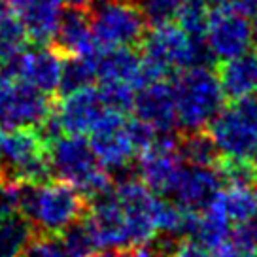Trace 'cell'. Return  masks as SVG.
I'll use <instances>...</instances> for the list:
<instances>
[{"mask_svg": "<svg viewBox=\"0 0 257 257\" xmlns=\"http://www.w3.org/2000/svg\"><path fill=\"white\" fill-rule=\"evenodd\" d=\"M95 57H63V70L59 81V96L76 89L93 85L96 80Z\"/></svg>", "mask_w": 257, "mask_h": 257, "instance_id": "23", "label": "cell"}, {"mask_svg": "<svg viewBox=\"0 0 257 257\" xmlns=\"http://www.w3.org/2000/svg\"><path fill=\"white\" fill-rule=\"evenodd\" d=\"M231 219L225 214L223 206L219 202L217 193L208 201V204L202 210H199V216H197V225H195V231H193V238L201 242L204 248H208V251L212 248H216L217 244L229 236L231 233Z\"/></svg>", "mask_w": 257, "mask_h": 257, "instance_id": "19", "label": "cell"}, {"mask_svg": "<svg viewBox=\"0 0 257 257\" xmlns=\"http://www.w3.org/2000/svg\"><path fill=\"white\" fill-rule=\"evenodd\" d=\"M4 81V72H2V66H0V83Z\"/></svg>", "mask_w": 257, "mask_h": 257, "instance_id": "38", "label": "cell"}, {"mask_svg": "<svg viewBox=\"0 0 257 257\" xmlns=\"http://www.w3.org/2000/svg\"><path fill=\"white\" fill-rule=\"evenodd\" d=\"M63 4H66L70 10H80V12H87V14H91V10H93V0H63Z\"/></svg>", "mask_w": 257, "mask_h": 257, "instance_id": "33", "label": "cell"}, {"mask_svg": "<svg viewBox=\"0 0 257 257\" xmlns=\"http://www.w3.org/2000/svg\"><path fill=\"white\" fill-rule=\"evenodd\" d=\"M253 193H255V212H257V185L253 187ZM255 216H257V214H255Z\"/></svg>", "mask_w": 257, "mask_h": 257, "instance_id": "37", "label": "cell"}, {"mask_svg": "<svg viewBox=\"0 0 257 257\" xmlns=\"http://www.w3.org/2000/svg\"><path fill=\"white\" fill-rule=\"evenodd\" d=\"M104 108L102 98L93 85L57 96L55 100V115L66 135H87Z\"/></svg>", "mask_w": 257, "mask_h": 257, "instance_id": "13", "label": "cell"}, {"mask_svg": "<svg viewBox=\"0 0 257 257\" xmlns=\"http://www.w3.org/2000/svg\"><path fill=\"white\" fill-rule=\"evenodd\" d=\"M19 185L17 180L0 176V221L19 212Z\"/></svg>", "mask_w": 257, "mask_h": 257, "instance_id": "30", "label": "cell"}, {"mask_svg": "<svg viewBox=\"0 0 257 257\" xmlns=\"http://www.w3.org/2000/svg\"><path fill=\"white\" fill-rule=\"evenodd\" d=\"M51 46L63 57H95L100 48L91 32L87 12L70 10L61 17Z\"/></svg>", "mask_w": 257, "mask_h": 257, "instance_id": "16", "label": "cell"}, {"mask_svg": "<svg viewBox=\"0 0 257 257\" xmlns=\"http://www.w3.org/2000/svg\"><path fill=\"white\" fill-rule=\"evenodd\" d=\"M178 152L187 165H197V167H216L217 169V163L221 159L206 128L187 131L184 137L178 138Z\"/></svg>", "mask_w": 257, "mask_h": 257, "instance_id": "21", "label": "cell"}, {"mask_svg": "<svg viewBox=\"0 0 257 257\" xmlns=\"http://www.w3.org/2000/svg\"><path fill=\"white\" fill-rule=\"evenodd\" d=\"M0 169H2V144H0Z\"/></svg>", "mask_w": 257, "mask_h": 257, "instance_id": "39", "label": "cell"}, {"mask_svg": "<svg viewBox=\"0 0 257 257\" xmlns=\"http://www.w3.org/2000/svg\"><path fill=\"white\" fill-rule=\"evenodd\" d=\"M87 210V199L74 185L59 178H51L44 184L21 182L19 185V214L40 233L59 234L85 216Z\"/></svg>", "mask_w": 257, "mask_h": 257, "instance_id": "1", "label": "cell"}, {"mask_svg": "<svg viewBox=\"0 0 257 257\" xmlns=\"http://www.w3.org/2000/svg\"><path fill=\"white\" fill-rule=\"evenodd\" d=\"M233 8L238 10L242 16H246L248 19L257 17V0H233Z\"/></svg>", "mask_w": 257, "mask_h": 257, "instance_id": "31", "label": "cell"}, {"mask_svg": "<svg viewBox=\"0 0 257 257\" xmlns=\"http://www.w3.org/2000/svg\"><path fill=\"white\" fill-rule=\"evenodd\" d=\"M204 40L216 61H225L248 51L253 46L251 19L233 6L210 10Z\"/></svg>", "mask_w": 257, "mask_h": 257, "instance_id": "9", "label": "cell"}, {"mask_svg": "<svg viewBox=\"0 0 257 257\" xmlns=\"http://www.w3.org/2000/svg\"><path fill=\"white\" fill-rule=\"evenodd\" d=\"M23 257H68L59 234H48L34 231L27 248L23 249Z\"/></svg>", "mask_w": 257, "mask_h": 257, "instance_id": "29", "label": "cell"}, {"mask_svg": "<svg viewBox=\"0 0 257 257\" xmlns=\"http://www.w3.org/2000/svg\"><path fill=\"white\" fill-rule=\"evenodd\" d=\"M223 180L216 167H184L178 178L176 187L170 195L176 197V202L189 210H202L208 201L219 191Z\"/></svg>", "mask_w": 257, "mask_h": 257, "instance_id": "15", "label": "cell"}, {"mask_svg": "<svg viewBox=\"0 0 257 257\" xmlns=\"http://www.w3.org/2000/svg\"><path fill=\"white\" fill-rule=\"evenodd\" d=\"M219 202L231 223H244L257 217L255 214V193L251 185L244 184H223L217 191Z\"/></svg>", "mask_w": 257, "mask_h": 257, "instance_id": "20", "label": "cell"}, {"mask_svg": "<svg viewBox=\"0 0 257 257\" xmlns=\"http://www.w3.org/2000/svg\"><path fill=\"white\" fill-rule=\"evenodd\" d=\"M98 95L102 98L106 108H112L117 112H127L133 106V98H135V89L127 85V83H119V81H98Z\"/></svg>", "mask_w": 257, "mask_h": 257, "instance_id": "28", "label": "cell"}, {"mask_svg": "<svg viewBox=\"0 0 257 257\" xmlns=\"http://www.w3.org/2000/svg\"><path fill=\"white\" fill-rule=\"evenodd\" d=\"M131 110H135L137 119L150 125L157 135H169L178 125L174 89L167 80L152 81L137 89Z\"/></svg>", "mask_w": 257, "mask_h": 257, "instance_id": "12", "label": "cell"}, {"mask_svg": "<svg viewBox=\"0 0 257 257\" xmlns=\"http://www.w3.org/2000/svg\"><path fill=\"white\" fill-rule=\"evenodd\" d=\"M29 44V36L25 32L21 21L10 14L4 23L0 25V66L16 59Z\"/></svg>", "mask_w": 257, "mask_h": 257, "instance_id": "26", "label": "cell"}, {"mask_svg": "<svg viewBox=\"0 0 257 257\" xmlns=\"http://www.w3.org/2000/svg\"><path fill=\"white\" fill-rule=\"evenodd\" d=\"M221 159L257 163V96L248 95L223 106L206 125Z\"/></svg>", "mask_w": 257, "mask_h": 257, "instance_id": "4", "label": "cell"}, {"mask_svg": "<svg viewBox=\"0 0 257 257\" xmlns=\"http://www.w3.org/2000/svg\"><path fill=\"white\" fill-rule=\"evenodd\" d=\"M161 257H210L208 248H204L201 242L193 236L172 238L165 236L155 242Z\"/></svg>", "mask_w": 257, "mask_h": 257, "instance_id": "27", "label": "cell"}, {"mask_svg": "<svg viewBox=\"0 0 257 257\" xmlns=\"http://www.w3.org/2000/svg\"><path fill=\"white\" fill-rule=\"evenodd\" d=\"M106 2H113V0H93V8L100 6V4H106Z\"/></svg>", "mask_w": 257, "mask_h": 257, "instance_id": "36", "label": "cell"}, {"mask_svg": "<svg viewBox=\"0 0 257 257\" xmlns=\"http://www.w3.org/2000/svg\"><path fill=\"white\" fill-rule=\"evenodd\" d=\"M216 76L227 100H236L257 91V46L240 55L217 61Z\"/></svg>", "mask_w": 257, "mask_h": 257, "instance_id": "17", "label": "cell"}, {"mask_svg": "<svg viewBox=\"0 0 257 257\" xmlns=\"http://www.w3.org/2000/svg\"><path fill=\"white\" fill-rule=\"evenodd\" d=\"M96 80L119 81L131 87L140 89L142 78V55L138 48H106L96 53Z\"/></svg>", "mask_w": 257, "mask_h": 257, "instance_id": "18", "label": "cell"}, {"mask_svg": "<svg viewBox=\"0 0 257 257\" xmlns=\"http://www.w3.org/2000/svg\"><path fill=\"white\" fill-rule=\"evenodd\" d=\"M112 191L125 216L131 246L155 240V212L159 197L140 178H123L115 187H112Z\"/></svg>", "mask_w": 257, "mask_h": 257, "instance_id": "7", "label": "cell"}, {"mask_svg": "<svg viewBox=\"0 0 257 257\" xmlns=\"http://www.w3.org/2000/svg\"><path fill=\"white\" fill-rule=\"evenodd\" d=\"M89 23L100 49L138 48L148 31L144 17L131 0H113L95 6L89 14Z\"/></svg>", "mask_w": 257, "mask_h": 257, "instance_id": "5", "label": "cell"}, {"mask_svg": "<svg viewBox=\"0 0 257 257\" xmlns=\"http://www.w3.org/2000/svg\"><path fill=\"white\" fill-rule=\"evenodd\" d=\"M12 14V4L10 0H0V25L4 23V19Z\"/></svg>", "mask_w": 257, "mask_h": 257, "instance_id": "34", "label": "cell"}, {"mask_svg": "<svg viewBox=\"0 0 257 257\" xmlns=\"http://www.w3.org/2000/svg\"><path fill=\"white\" fill-rule=\"evenodd\" d=\"M19 257H23V255H19Z\"/></svg>", "mask_w": 257, "mask_h": 257, "instance_id": "40", "label": "cell"}, {"mask_svg": "<svg viewBox=\"0 0 257 257\" xmlns=\"http://www.w3.org/2000/svg\"><path fill=\"white\" fill-rule=\"evenodd\" d=\"M4 76L17 78L49 96H59V81L63 70V55L51 44L25 48L16 59L2 66Z\"/></svg>", "mask_w": 257, "mask_h": 257, "instance_id": "11", "label": "cell"}, {"mask_svg": "<svg viewBox=\"0 0 257 257\" xmlns=\"http://www.w3.org/2000/svg\"><path fill=\"white\" fill-rule=\"evenodd\" d=\"M34 227L19 212L0 221V257H19L34 234Z\"/></svg>", "mask_w": 257, "mask_h": 257, "instance_id": "22", "label": "cell"}, {"mask_svg": "<svg viewBox=\"0 0 257 257\" xmlns=\"http://www.w3.org/2000/svg\"><path fill=\"white\" fill-rule=\"evenodd\" d=\"M184 159L178 152V138L169 135H157L150 148L138 153V172L155 195H169L174 191L182 170Z\"/></svg>", "mask_w": 257, "mask_h": 257, "instance_id": "10", "label": "cell"}, {"mask_svg": "<svg viewBox=\"0 0 257 257\" xmlns=\"http://www.w3.org/2000/svg\"><path fill=\"white\" fill-rule=\"evenodd\" d=\"M57 96H49L31 83L4 76L0 83V131L36 128L55 108Z\"/></svg>", "mask_w": 257, "mask_h": 257, "instance_id": "6", "label": "cell"}, {"mask_svg": "<svg viewBox=\"0 0 257 257\" xmlns=\"http://www.w3.org/2000/svg\"><path fill=\"white\" fill-rule=\"evenodd\" d=\"M10 4L32 44H51L63 17V0H10Z\"/></svg>", "mask_w": 257, "mask_h": 257, "instance_id": "14", "label": "cell"}, {"mask_svg": "<svg viewBox=\"0 0 257 257\" xmlns=\"http://www.w3.org/2000/svg\"><path fill=\"white\" fill-rule=\"evenodd\" d=\"M91 257H133V248H98Z\"/></svg>", "mask_w": 257, "mask_h": 257, "instance_id": "32", "label": "cell"}, {"mask_svg": "<svg viewBox=\"0 0 257 257\" xmlns=\"http://www.w3.org/2000/svg\"><path fill=\"white\" fill-rule=\"evenodd\" d=\"M49 163L53 178L74 185L78 191L93 201L112 189L110 172L98 163L83 135L63 133L49 144Z\"/></svg>", "mask_w": 257, "mask_h": 257, "instance_id": "2", "label": "cell"}, {"mask_svg": "<svg viewBox=\"0 0 257 257\" xmlns=\"http://www.w3.org/2000/svg\"><path fill=\"white\" fill-rule=\"evenodd\" d=\"M208 16V0H180L176 21L191 38H204Z\"/></svg>", "mask_w": 257, "mask_h": 257, "instance_id": "25", "label": "cell"}, {"mask_svg": "<svg viewBox=\"0 0 257 257\" xmlns=\"http://www.w3.org/2000/svg\"><path fill=\"white\" fill-rule=\"evenodd\" d=\"M59 238L63 242L68 257H91L98 249L85 217H80L78 221H74L66 229H63L59 233Z\"/></svg>", "mask_w": 257, "mask_h": 257, "instance_id": "24", "label": "cell"}, {"mask_svg": "<svg viewBox=\"0 0 257 257\" xmlns=\"http://www.w3.org/2000/svg\"><path fill=\"white\" fill-rule=\"evenodd\" d=\"M89 135L91 150L108 172L127 169L137 157V150L127 133V119L123 112L104 108Z\"/></svg>", "mask_w": 257, "mask_h": 257, "instance_id": "8", "label": "cell"}, {"mask_svg": "<svg viewBox=\"0 0 257 257\" xmlns=\"http://www.w3.org/2000/svg\"><path fill=\"white\" fill-rule=\"evenodd\" d=\"M178 125L187 131H202L225 106L223 89L208 66L180 70L172 81Z\"/></svg>", "mask_w": 257, "mask_h": 257, "instance_id": "3", "label": "cell"}, {"mask_svg": "<svg viewBox=\"0 0 257 257\" xmlns=\"http://www.w3.org/2000/svg\"><path fill=\"white\" fill-rule=\"evenodd\" d=\"M210 10L214 8H223V6H233V0H208Z\"/></svg>", "mask_w": 257, "mask_h": 257, "instance_id": "35", "label": "cell"}]
</instances>
